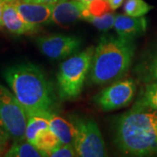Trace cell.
<instances>
[{
  "label": "cell",
  "mask_w": 157,
  "mask_h": 157,
  "mask_svg": "<svg viewBox=\"0 0 157 157\" xmlns=\"http://www.w3.org/2000/svg\"><path fill=\"white\" fill-rule=\"evenodd\" d=\"M115 16L116 15L114 13L111 12H106L101 15H93L86 10L85 11L83 19L91 23L101 31H107L113 27Z\"/></svg>",
  "instance_id": "cell-18"
},
{
  "label": "cell",
  "mask_w": 157,
  "mask_h": 157,
  "mask_svg": "<svg viewBox=\"0 0 157 157\" xmlns=\"http://www.w3.org/2000/svg\"><path fill=\"white\" fill-rule=\"evenodd\" d=\"M4 4L5 2H3L2 0H0V27L3 26V18H2V16H3V7H4Z\"/></svg>",
  "instance_id": "cell-25"
},
{
  "label": "cell",
  "mask_w": 157,
  "mask_h": 157,
  "mask_svg": "<svg viewBox=\"0 0 157 157\" xmlns=\"http://www.w3.org/2000/svg\"><path fill=\"white\" fill-rule=\"evenodd\" d=\"M135 48V40L103 35L94 48L88 82L101 86L121 79L132 65Z\"/></svg>",
  "instance_id": "cell-3"
},
{
  "label": "cell",
  "mask_w": 157,
  "mask_h": 157,
  "mask_svg": "<svg viewBox=\"0 0 157 157\" xmlns=\"http://www.w3.org/2000/svg\"><path fill=\"white\" fill-rule=\"evenodd\" d=\"M80 38L67 34L41 36L36 39L39 51L52 59H63L77 53L81 46Z\"/></svg>",
  "instance_id": "cell-8"
},
{
  "label": "cell",
  "mask_w": 157,
  "mask_h": 157,
  "mask_svg": "<svg viewBox=\"0 0 157 157\" xmlns=\"http://www.w3.org/2000/svg\"><path fill=\"white\" fill-rule=\"evenodd\" d=\"M70 121L75 130L73 146L77 156L103 157L107 155L103 137L98 124L93 118L73 115Z\"/></svg>",
  "instance_id": "cell-5"
},
{
  "label": "cell",
  "mask_w": 157,
  "mask_h": 157,
  "mask_svg": "<svg viewBox=\"0 0 157 157\" xmlns=\"http://www.w3.org/2000/svg\"><path fill=\"white\" fill-rule=\"evenodd\" d=\"M49 156L52 157H74L77 156L76 151L73 144L60 143L59 146L53 148L49 153Z\"/></svg>",
  "instance_id": "cell-21"
},
{
  "label": "cell",
  "mask_w": 157,
  "mask_h": 157,
  "mask_svg": "<svg viewBox=\"0 0 157 157\" xmlns=\"http://www.w3.org/2000/svg\"><path fill=\"white\" fill-rule=\"evenodd\" d=\"M135 104L157 109V82L145 85Z\"/></svg>",
  "instance_id": "cell-20"
},
{
  "label": "cell",
  "mask_w": 157,
  "mask_h": 157,
  "mask_svg": "<svg viewBox=\"0 0 157 157\" xmlns=\"http://www.w3.org/2000/svg\"><path fill=\"white\" fill-rule=\"evenodd\" d=\"M154 8L144 0H126L124 4V12L131 17L145 16Z\"/></svg>",
  "instance_id": "cell-19"
},
{
  "label": "cell",
  "mask_w": 157,
  "mask_h": 157,
  "mask_svg": "<svg viewBox=\"0 0 157 157\" xmlns=\"http://www.w3.org/2000/svg\"><path fill=\"white\" fill-rule=\"evenodd\" d=\"M60 143V140L51 130L50 128L45 129L38 134L33 142L34 146L45 154V156H49V153Z\"/></svg>",
  "instance_id": "cell-17"
},
{
  "label": "cell",
  "mask_w": 157,
  "mask_h": 157,
  "mask_svg": "<svg viewBox=\"0 0 157 157\" xmlns=\"http://www.w3.org/2000/svg\"><path fill=\"white\" fill-rule=\"evenodd\" d=\"M114 142L129 156L157 155V109L135 104L114 124Z\"/></svg>",
  "instance_id": "cell-2"
},
{
  "label": "cell",
  "mask_w": 157,
  "mask_h": 157,
  "mask_svg": "<svg viewBox=\"0 0 157 157\" xmlns=\"http://www.w3.org/2000/svg\"><path fill=\"white\" fill-rule=\"evenodd\" d=\"M5 156L7 157H44L45 155L38 149L28 140H14L13 144L6 152Z\"/></svg>",
  "instance_id": "cell-16"
},
{
  "label": "cell",
  "mask_w": 157,
  "mask_h": 157,
  "mask_svg": "<svg viewBox=\"0 0 157 157\" xmlns=\"http://www.w3.org/2000/svg\"><path fill=\"white\" fill-rule=\"evenodd\" d=\"M51 115L41 114V113L28 115L27 125L25 128V140H28L29 142L33 144L38 134H39L41 131L50 128L49 118Z\"/></svg>",
  "instance_id": "cell-15"
},
{
  "label": "cell",
  "mask_w": 157,
  "mask_h": 157,
  "mask_svg": "<svg viewBox=\"0 0 157 157\" xmlns=\"http://www.w3.org/2000/svg\"><path fill=\"white\" fill-rule=\"evenodd\" d=\"M136 93V83L133 78L117 80L93 98L97 107L108 112L128 106Z\"/></svg>",
  "instance_id": "cell-7"
},
{
  "label": "cell",
  "mask_w": 157,
  "mask_h": 157,
  "mask_svg": "<svg viewBox=\"0 0 157 157\" xmlns=\"http://www.w3.org/2000/svg\"><path fill=\"white\" fill-rule=\"evenodd\" d=\"M3 77L27 113H56L59 103L53 85L45 72L31 62L11 65Z\"/></svg>",
  "instance_id": "cell-1"
},
{
  "label": "cell",
  "mask_w": 157,
  "mask_h": 157,
  "mask_svg": "<svg viewBox=\"0 0 157 157\" xmlns=\"http://www.w3.org/2000/svg\"><path fill=\"white\" fill-rule=\"evenodd\" d=\"M2 18L4 26L14 35L35 33L39 30V26L28 24L23 19L12 1L5 2Z\"/></svg>",
  "instance_id": "cell-12"
},
{
  "label": "cell",
  "mask_w": 157,
  "mask_h": 157,
  "mask_svg": "<svg viewBox=\"0 0 157 157\" xmlns=\"http://www.w3.org/2000/svg\"><path fill=\"white\" fill-rule=\"evenodd\" d=\"M12 2L20 16L26 23L36 26L51 23L52 13L55 4L28 3L20 0H13Z\"/></svg>",
  "instance_id": "cell-10"
},
{
  "label": "cell",
  "mask_w": 157,
  "mask_h": 157,
  "mask_svg": "<svg viewBox=\"0 0 157 157\" xmlns=\"http://www.w3.org/2000/svg\"><path fill=\"white\" fill-rule=\"evenodd\" d=\"M147 27V19L144 16L131 17L127 14H118L113 24V28L118 36L132 40L145 33Z\"/></svg>",
  "instance_id": "cell-11"
},
{
  "label": "cell",
  "mask_w": 157,
  "mask_h": 157,
  "mask_svg": "<svg viewBox=\"0 0 157 157\" xmlns=\"http://www.w3.org/2000/svg\"><path fill=\"white\" fill-rule=\"evenodd\" d=\"M49 121L51 130L55 134L61 143L73 144L75 130L71 121H67L56 113H53L49 118Z\"/></svg>",
  "instance_id": "cell-14"
},
{
  "label": "cell",
  "mask_w": 157,
  "mask_h": 157,
  "mask_svg": "<svg viewBox=\"0 0 157 157\" xmlns=\"http://www.w3.org/2000/svg\"><path fill=\"white\" fill-rule=\"evenodd\" d=\"M134 72L137 78L145 85L157 82V45L142 56Z\"/></svg>",
  "instance_id": "cell-13"
},
{
  "label": "cell",
  "mask_w": 157,
  "mask_h": 157,
  "mask_svg": "<svg viewBox=\"0 0 157 157\" xmlns=\"http://www.w3.org/2000/svg\"><path fill=\"white\" fill-rule=\"evenodd\" d=\"M28 3H39V4H56L61 0H20Z\"/></svg>",
  "instance_id": "cell-24"
},
{
  "label": "cell",
  "mask_w": 157,
  "mask_h": 157,
  "mask_svg": "<svg viewBox=\"0 0 157 157\" xmlns=\"http://www.w3.org/2000/svg\"><path fill=\"white\" fill-rule=\"evenodd\" d=\"M27 113L14 94L0 84V128L13 140H25Z\"/></svg>",
  "instance_id": "cell-6"
},
{
  "label": "cell",
  "mask_w": 157,
  "mask_h": 157,
  "mask_svg": "<svg viewBox=\"0 0 157 157\" xmlns=\"http://www.w3.org/2000/svg\"><path fill=\"white\" fill-rule=\"evenodd\" d=\"M88 2L78 0H61L53 6L51 23L58 25H68L83 19Z\"/></svg>",
  "instance_id": "cell-9"
},
{
  "label": "cell",
  "mask_w": 157,
  "mask_h": 157,
  "mask_svg": "<svg viewBox=\"0 0 157 157\" xmlns=\"http://www.w3.org/2000/svg\"><path fill=\"white\" fill-rule=\"evenodd\" d=\"M94 47L73 54L62 63L57 74V89L62 101H73L80 94L89 73Z\"/></svg>",
  "instance_id": "cell-4"
},
{
  "label": "cell",
  "mask_w": 157,
  "mask_h": 157,
  "mask_svg": "<svg viewBox=\"0 0 157 157\" xmlns=\"http://www.w3.org/2000/svg\"><path fill=\"white\" fill-rule=\"evenodd\" d=\"M78 1H83V2H91V1H94V0H78Z\"/></svg>",
  "instance_id": "cell-26"
},
{
  "label": "cell",
  "mask_w": 157,
  "mask_h": 157,
  "mask_svg": "<svg viewBox=\"0 0 157 157\" xmlns=\"http://www.w3.org/2000/svg\"><path fill=\"white\" fill-rule=\"evenodd\" d=\"M3 2H11V1H13V0H2Z\"/></svg>",
  "instance_id": "cell-27"
},
{
  "label": "cell",
  "mask_w": 157,
  "mask_h": 157,
  "mask_svg": "<svg viewBox=\"0 0 157 157\" xmlns=\"http://www.w3.org/2000/svg\"><path fill=\"white\" fill-rule=\"evenodd\" d=\"M9 139H11V138L9 137V135H7L6 132L0 128V156H1L3 154H5L6 147L8 145Z\"/></svg>",
  "instance_id": "cell-22"
},
{
  "label": "cell",
  "mask_w": 157,
  "mask_h": 157,
  "mask_svg": "<svg viewBox=\"0 0 157 157\" xmlns=\"http://www.w3.org/2000/svg\"><path fill=\"white\" fill-rule=\"evenodd\" d=\"M107 2L112 10H116L123 4L124 0H107Z\"/></svg>",
  "instance_id": "cell-23"
}]
</instances>
